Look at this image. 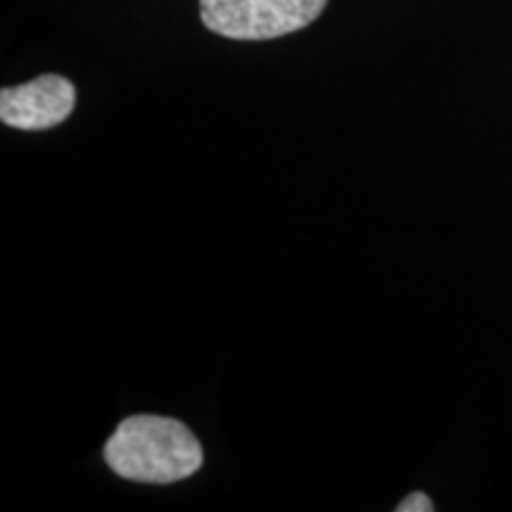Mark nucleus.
<instances>
[{"label": "nucleus", "mask_w": 512, "mask_h": 512, "mask_svg": "<svg viewBox=\"0 0 512 512\" xmlns=\"http://www.w3.org/2000/svg\"><path fill=\"white\" fill-rule=\"evenodd\" d=\"M107 465L143 484H174L202 467L200 441L183 422L164 415H131L105 444Z\"/></svg>", "instance_id": "1"}, {"label": "nucleus", "mask_w": 512, "mask_h": 512, "mask_svg": "<svg viewBox=\"0 0 512 512\" xmlns=\"http://www.w3.org/2000/svg\"><path fill=\"white\" fill-rule=\"evenodd\" d=\"M328 0H200L204 27L235 41H266L299 31Z\"/></svg>", "instance_id": "2"}, {"label": "nucleus", "mask_w": 512, "mask_h": 512, "mask_svg": "<svg viewBox=\"0 0 512 512\" xmlns=\"http://www.w3.org/2000/svg\"><path fill=\"white\" fill-rule=\"evenodd\" d=\"M76 88L57 74H43L24 86L0 91V119L22 131H43L62 124L74 110Z\"/></svg>", "instance_id": "3"}, {"label": "nucleus", "mask_w": 512, "mask_h": 512, "mask_svg": "<svg viewBox=\"0 0 512 512\" xmlns=\"http://www.w3.org/2000/svg\"><path fill=\"white\" fill-rule=\"evenodd\" d=\"M432 510H434L432 498L422 494V491H415V494L406 496L399 505H396V512H432Z\"/></svg>", "instance_id": "4"}]
</instances>
